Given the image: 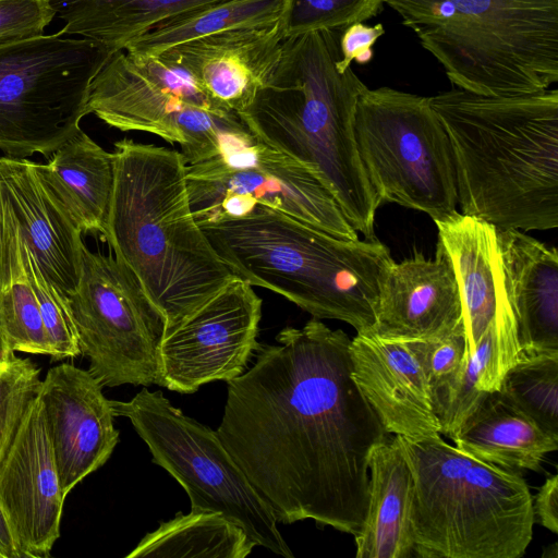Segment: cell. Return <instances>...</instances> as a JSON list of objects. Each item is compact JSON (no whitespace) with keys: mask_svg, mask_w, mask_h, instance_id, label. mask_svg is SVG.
<instances>
[{"mask_svg":"<svg viewBox=\"0 0 558 558\" xmlns=\"http://www.w3.org/2000/svg\"><path fill=\"white\" fill-rule=\"evenodd\" d=\"M533 512L538 522L558 533V475H549L533 499Z\"/></svg>","mask_w":558,"mask_h":558,"instance_id":"cell-39","label":"cell"},{"mask_svg":"<svg viewBox=\"0 0 558 558\" xmlns=\"http://www.w3.org/2000/svg\"><path fill=\"white\" fill-rule=\"evenodd\" d=\"M112 153L102 238L162 312L168 331L234 276L193 216L183 155L128 138Z\"/></svg>","mask_w":558,"mask_h":558,"instance_id":"cell-4","label":"cell"},{"mask_svg":"<svg viewBox=\"0 0 558 558\" xmlns=\"http://www.w3.org/2000/svg\"><path fill=\"white\" fill-rule=\"evenodd\" d=\"M384 34L381 23L371 26L360 22L344 28L339 39L341 59L337 63L338 68L345 70L352 61L361 65L371 62L374 57L373 46Z\"/></svg>","mask_w":558,"mask_h":558,"instance_id":"cell-38","label":"cell"},{"mask_svg":"<svg viewBox=\"0 0 558 558\" xmlns=\"http://www.w3.org/2000/svg\"><path fill=\"white\" fill-rule=\"evenodd\" d=\"M349 352L352 379L389 434L416 439L440 434L428 381L407 341L356 333Z\"/></svg>","mask_w":558,"mask_h":558,"instance_id":"cell-17","label":"cell"},{"mask_svg":"<svg viewBox=\"0 0 558 558\" xmlns=\"http://www.w3.org/2000/svg\"><path fill=\"white\" fill-rule=\"evenodd\" d=\"M39 397L66 496L108 461L119 442V430L110 400L86 369L70 363L51 367L41 380Z\"/></svg>","mask_w":558,"mask_h":558,"instance_id":"cell-16","label":"cell"},{"mask_svg":"<svg viewBox=\"0 0 558 558\" xmlns=\"http://www.w3.org/2000/svg\"><path fill=\"white\" fill-rule=\"evenodd\" d=\"M497 238L519 357L558 351L557 250L517 229H497Z\"/></svg>","mask_w":558,"mask_h":558,"instance_id":"cell-21","label":"cell"},{"mask_svg":"<svg viewBox=\"0 0 558 558\" xmlns=\"http://www.w3.org/2000/svg\"><path fill=\"white\" fill-rule=\"evenodd\" d=\"M0 558H1V556H0Z\"/></svg>","mask_w":558,"mask_h":558,"instance_id":"cell-42","label":"cell"},{"mask_svg":"<svg viewBox=\"0 0 558 558\" xmlns=\"http://www.w3.org/2000/svg\"><path fill=\"white\" fill-rule=\"evenodd\" d=\"M68 299L81 354L102 387L158 384L166 317L129 266L84 244L78 286Z\"/></svg>","mask_w":558,"mask_h":558,"instance_id":"cell-13","label":"cell"},{"mask_svg":"<svg viewBox=\"0 0 558 558\" xmlns=\"http://www.w3.org/2000/svg\"><path fill=\"white\" fill-rule=\"evenodd\" d=\"M228 381L216 433L277 522L357 535L372 451L389 438L351 376L349 336L312 318Z\"/></svg>","mask_w":558,"mask_h":558,"instance_id":"cell-1","label":"cell"},{"mask_svg":"<svg viewBox=\"0 0 558 558\" xmlns=\"http://www.w3.org/2000/svg\"><path fill=\"white\" fill-rule=\"evenodd\" d=\"M283 40L278 22L208 35L163 52L214 100L239 113L270 78Z\"/></svg>","mask_w":558,"mask_h":558,"instance_id":"cell-18","label":"cell"},{"mask_svg":"<svg viewBox=\"0 0 558 558\" xmlns=\"http://www.w3.org/2000/svg\"><path fill=\"white\" fill-rule=\"evenodd\" d=\"M185 171L190 206L199 226L267 207L339 239H359L331 191L310 167L267 146L247 129L228 136L218 155L186 163Z\"/></svg>","mask_w":558,"mask_h":558,"instance_id":"cell-12","label":"cell"},{"mask_svg":"<svg viewBox=\"0 0 558 558\" xmlns=\"http://www.w3.org/2000/svg\"><path fill=\"white\" fill-rule=\"evenodd\" d=\"M36 163L26 158L1 157L0 186L22 241L44 275L70 295L81 277L82 232L46 186Z\"/></svg>","mask_w":558,"mask_h":558,"instance_id":"cell-20","label":"cell"},{"mask_svg":"<svg viewBox=\"0 0 558 558\" xmlns=\"http://www.w3.org/2000/svg\"><path fill=\"white\" fill-rule=\"evenodd\" d=\"M407 342L418 361L429 388L461 364L466 350L463 322L446 335Z\"/></svg>","mask_w":558,"mask_h":558,"instance_id":"cell-35","label":"cell"},{"mask_svg":"<svg viewBox=\"0 0 558 558\" xmlns=\"http://www.w3.org/2000/svg\"><path fill=\"white\" fill-rule=\"evenodd\" d=\"M0 556L1 558H22L9 520L0 505Z\"/></svg>","mask_w":558,"mask_h":558,"instance_id":"cell-40","label":"cell"},{"mask_svg":"<svg viewBox=\"0 0 558 558\" xmlns=\"http://www.w3.org/2000/svg\"><path fill=\"white\" fill-rule=\"evenodd\" d=\"M65 22L63 34L81 35L112 52L174 19L226 0H50Z\"/></svg>","mask_w":558,"mask_h":558,"instance_id":"cell-26","label":"cell"},{"mask_svg":"<svg viewBox=\"0 0 558 558\" xmlns=\"http://www.w3.org/2000/svg\"><path fill=\"white\" fill-rule=\"evenodd\" d=\"M440 434L398 436L414 478L412 537L422 558H520L533 497L519 472L465 454Z\"/></svg>","mask_w":558,"mask_h":558,"instance_id":"cell-7","label":"cell"},{"mask_svg":"<svg viewBox=\"0 0 558 558\" xmlns=\"http://www.w3.org/2000/svg\"><path fill=\"white\" fill-rule=\"evenodd\" d=\"M452 149L462 214L497 229L558 227V90L429 97Z\"/></svg>","mask_w":558,"mask_h":558,"instance_id":"cell-2","label":"cell"},{"mask_svg":"<svg viewBox=\"0 0 558 558\" xmlns=\"http://www.w3.org/2000/svg\"><path fill=\"white\" fill-rule=\"evenodd\" d=\"M468 456L501 469L539 472L558 436L543 429L500 390L487 392L452 438Z\"/></svg>","mask_w":558,"mask_h":558,"instance_id":"cell-24","label":"cell"},{"mask_svg":"<svg viewBox=\"0 0 558 558\" xmlns=\"http://www.w3.org/2000/svg\"><path fill=\"white\" fill-rule=\"evenodd\" d=\"M21 258L19 226L0 186V299L10 288L13 268Z\"/></svg>","mask_w":558,"mask_h":558,"instance_id":"cell-37","label":"cell"},{"mask_svg":"<svg viewBox=\"0 0 558 558\" xmlns=\"http://www.w3.org/2000/svg\"><path fill=\"white\" fill-rule=\"evenodd\" d=\"M0 320L11 351L51 355L38 302L26 276L23 258L14 267L11 286L0 299Z\"/></svg>","mask_w":558,"mask_h":558,"instance_id":"cell-31","label":"cell"},{"mask_svg":"<svg viewBox=\"0 0 558 558\" xmlns=\"http://www.w3.org/2000/svg\"><path fill=\"white\" fill-rule=\"evenodd\" d=\"M384 2L456 88L509 97L558 82V0Z\"/></svg>","mask_w":558,"mask_h":558,"instance_id":"cell-6","label":"cell"},{"mask_svg":"<svg viewBox=\"0 0 558 558\" xmlns=\"http://www.w3.org/2000/svg\"><path fill=\"white\" fill-rule=\"evenodd\" d=\"M87 111L120 131L178 143L186 163L218 155L229 135L246 130L165 52H112L90 84Z\"/></svg>","mask_w":558,"mask_h":558,"instance_id":"cell-11","label":"cell"},{"mask_svg":"<svg viewBox=\"0 0 558 558\" xmlns=\"http://www.w3.org/2000/svg\"><path fill=\"white\" fill-rule=\"evenodd\" d=\"M21 250L25 272L36 295L51 348L50 356L60 361L80 355L78 336L68 295L44 275L22 238Z\"/></svg>","mask_w":558,"mask_h":558,"instance_id":"cell-33","label":"cell"},{"mask_svg":"<svg viewBox=\"0 0 558 558\" xmlns=\"http://www.w3.org/2000/svg\"><path fill=\"white\" fill-rule=\"evenodd\" d=\"M51 155L47 163H36L46 186L82 233L102 236L114 182L113 153L80 130Z\"/></svg>","mask_w":558,"mask_h":558,"instance_id":"cell-25","label":"cell"},{"mask_svg":"<svg viewBox=\"0 0 558 558\" xmlns=\"http://www.w3.org/2000/svg\"><path fill=\"white\" fill-rule=\"evenodd\" d=\"M62 35L0 45V149L11 157L52 154L88 114L90 84L112 51Z\"/></svg>","mask_w":558,"mask_h":558,"instance_id":"cell-9","label":"cell"},{"mask_svg":"<svg viewBox=\"0 0 558 558\" xmlns=\"http://www.w3.org/2000/svg\"><path fill=\"white\" fill-rule=\"evenodd\" d=\"M462 322V308L453 271L445 256L421 253L393 262L385 272L378 294L372 333L404 341L436 338Z\"/></svg>","mask_w":558,"mask_h":558,"instance_id":"cell-19","label":"cell"},{"mask_svg":"<svg viewBox=\"0 0 558 558\" xmlns=\"http://www.w3.org/2000/svg\"><path fill=\"white\" fill-rule=\"evenodd\" d=\"M14 355V352L8 345L7 338L2 328V324L0 320V362H5L11 360Z\"/></svg>","mask_w":558,"mask_h":558,"instance_id":"cell-41","label":"cell"},{"mask_svg":"<svg viewBox=\"0 0 558 558\" xmlns=\"http://www.w3.org/2000/svg\"><path fill=\"white\" fill-rule=\"evenodd\" d=\"M286 0H226L166 22L132 40L124 49L137 57H155L194 39L233 29L277 24Z\"/></svg>","mask_w":558,"mask_h":558,"instance_id":"cell-28","label":"cell"},{"mask_svg":"<svg viewBox=\"0 0 558 558\" xmlns=\"http://www.w3.org/2000/svg\"><path fill=\"white\" fill-rule=\"evenodd\" d=\"M369 497L356 558H407L414 554V478L399 437L378 445L369 458Z\"/></svg>","mask_w":558,"mask_h":558,"instance_id":"cell-23","label":"cell"},{"mask_svg":"<svg viewBox=\"0 0 558 558\" xmlns=\"http://www.w3.org/2000/svg\"><path fill=\"white\" fill-rule=\"evenodd\" d=\"M65 497L38 392L0 461V505L22 558L50 555Z\"/></svg>","mask_w":558,"mask_h":558,"instance_id":"cell-15","label":"cell"},{"mask_svg":"<svg viewBox=\"0 0 558 558\" xmlns=\"http://www.w3.org/2000/svg\"><path fill=\"white\" fill-rule=\"evenodd\" d=\"M342 31H316L282 43L268 82L238 117L267 146L310 167L328 186L349 223L366 239L381 205L359 156L357 98L366 86L352 66L340 70Z\"/></svg>","mask_w":558,"mask_h":558,"instance_id":"cell-3","label":"cell"},{"mask_svg":"<svg viewBox=\"0 0 558 558\" xmlns=\"http://www.w3.org/2000/svg\"><path fill=\"white\" fill-rule=\"evenodd\" d=\"M256 545L218 512H182L146 534L126 558H245Z\"/></svg>","mask_w":558,"mask_h":558,"instance_id":"cell-27","label":"cell"},{"mask_svg":"<svg viewBox=\"0 0 558 558\" xmlns=\"http://www.w3.org/2000/svg\"><path fill=\"white\" fill-rule=\"evenodd\" d=\"M354 135L381 204L423 211L434 222L458 211L451 144L429 97L365 86L356 102Z\"/></svg>","mask_w":558,"mask_h":558,"instance_id":"cell-8","label":"cell"},{"mask_svg":"<svg viewBox=\"0 0 558 558\" xmlns=\"http://www.w3.org/2000/svg\"><path fill=\"white\" fill-rule=\"evenodd\" d=\"M233 276L317 319L372 332L381 279L395 262L375 239L344 240L271 208L201 226Z\"/></svg>","mask_w":558,"mask_h":558,"instance_id":"cell-5","label":"cell"},{"mask_svg":"<svg viewBox=\"0 0 558 558\" xmlns=\"http://www.w3.org/2000/svg\"><path fill=\"white\" fill-rule=\"evenodd\" d=\"M435 223L438 228L436 251L448 260L458 284L466 341L465 355H470L507 293L497 228L458 211Z\"/></svg>","mask_w":558,"mask_h":558,"instance_id":"cell-22","label":"cell"},{"mask_svg":"<svg viewBox=\"0 0 558 558\" xmlns=\"http://www.w3.org/2000/svg\"><path fill=\"white\" fill-rule=\"evenodd\" d=\"M56 14L50 0H0V45L41 36Z\"/></svg>","mask_w":558,"mask_h":558,"instance_id":"cell-36","label":"cell"},{"mask_svg":"<svg viewBox=\"0 0 558 558\" xmlns=\"http://www.w3.org/2000/svg\"><path fill=\"white\" fill-rule=\"evenodd\" d=\"M260 298L251 284L234 276L166 331L157 385L193 393L205 384L236 378L260 348Z\"/></svg>","mask_w":558,"mask_h":558,"instance_id":"cell-14","label":"cell"},{"mask_svg":"<svg viewBox=\"0 0 558 558\" xmlns=\"http://www.w3.org/2000/svg\"><path fill=\"white\" fill-rule=\"evenodd\" d=\"M495 355L494 319L470 355L447 377L433 385L430 401L439 433L452 439L487 395Z\"/></svg>","mask_w":558,"mask_h":558,"instance_id":"cell-29","label":"cell"},{"mask_svg":"<svg viewBox=\"0 0 558 558\" xmlns=\"http://www.w3.org/2000/svg\"><path fill=\"white\" fill-rule=\"evenodd\" d=\"M147 445L151 460L186 492L191 510L218 512L240 525L256 546L294 555L270 506L254 489L216 430L185 415L161 391L143 388L129 401L110 400Z\"/></svg>","mask_w":558,"mask_h":558,"instance_id":"cell-10","label":"cell"},{"mask_svg":"<svg viewBox=\"0 0 558 558\" xmlns=\"http://www.w3.org/2000/svg\"><path fill=\"white\" fill-rule=\"evenodd\" d=\"M498 390L558 436V351L521 355L505 373Z\"/></svg>","mask_w":558,"mask_h":558,"instance_id":"cell-30","label":"cell"},{"mask_svg":"<svg viewBox=\"0 0 558 558\" xmlns=\"http://www.w3.org/2000/svg\"><path fill=\"white\" fill-rule=\"evenodd\" d=\"M39 368L29 359L0 362V461L5 454L41 380Z\"/></svg>","mask_w":558,"mask_h":558,"instance_id":"cell-34","label":"cell"},{"mask_svg":"<svg viewBox=\"0 0 558 558\" xmlns=\"http://www.w3.org/2000/svg\"><path fill=\"white\" fill-rule=\"evenodd\" d=\"M384 0H286L279 21L283 39L316 31H343L383 10Z\"/></svg>","mask_w":558,"mask_h":558,"instance_id":"cell-32","label":"cell"}]
</instances>
